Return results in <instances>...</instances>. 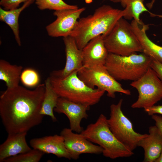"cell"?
Masks as SVG:
<instances>
[{
  "label": "cell",
  "instance_id": "obj_3",
  "mask_svg": "<svg viewBox=\"0 0 162 162\" xmlns=\"http://www.w3.org/2000/svg\"><path fill=\"white\" fill-rule=\"evenodd\" d=\"M75 71L66 76H49L52 88L59 97L89 106L98 103L105 91L89 87L81 80Z\"/></svg>",
  "mask_w": 162,
  "mask_h": 162
},
{
  "label": "cell",
  "instance_id": "obj_20",
  "mask_svg": "<svg viewBox=\"0 0 162 162\" xmlns=\"http://www.w3.org/2000/svg\"><path fill=\"white\" fill-rule=\"evenodd\" d=\"M23 67L13 65L4 60H0V80L4 81L7 89L18 86Z\"/></svg>",
  "mask_w": 162,
  "mask_h": 162
},
{
  "label": "cell",
  "instance_id": "obj_12",
  "mask_svg": "<svg viewBox=\"0 0 162 162\" xmlns=\"http://www.w3.org/2000/svg\"><path fill=\"white\" fill-rule=\"evenodd\" d=\"M90 107V106L59 97L54 111L64 114L69 120L70 128L73 131L81 133L84 130L81 126V121L83 119L88 118L87 111Z\"/></svg>",
  "mask_w": 162,
  "mask_h": 162
},
{
  "label": "cell",
  "instance_id": "obj_4",
  "mask_svg": "<svg viewBox=\"0 0 162 162\" xmlns=\"http://www.w3.org/2000/svg\"><path fill=\"white\" fill-rule=\"evenodd\" d=\"M107 119L104 114H100L95 122L88 125L81 133L87 140L101 147L105 157L113 159L132 156L134 152L115 137L110 129Z\"/></svg>",
  "mask_w": 162,
  "mask_h": 162
},
{
  "label": "cell",
  "instance_id": "obj_24",
  "mask_svg": "<svg viewBox=\"0 0 162 162\" xmlns=\"http://www.w3.org/2000/svg\"><path fill=\"white\" fill-rule=\"evenodd\" d=\"M35 3L40 10L49 9L56 10L64 9L79 8L77 5L68 4L63 0H35Z\"/></svg>",
  "mask_w": 162,
  "mask_h": 162
},
{
  "label": "cell",
  "instance_id": "obj_31",
  "mask_svg": "<svg viewBox=\"0 0 162 162\" xmlns=\"http://www.w3.org/2000/svg\"><path fill=\"white\" fill-rule=\"evenodd\" d=\"M155 162H162V152L160 157L156 160Z\"/></svg>",
  "mask_w": 162,
  "mask_h": 162
},
{
  "label": "cell",
  "instance_id": "obj_8",
  "mask_svg": "<svg viewBox=\"0 0 162 162\" xmlns=\"http://www.w3.org/2000/svg\"><path fill=\"white\" fill-rule=\"evenodd\" d=\"M79 78L88 86L104 90L107 92V96L115 98V93L120 92L130 95L129 90L124 89L122 85L109 74L104 65L92 67H83L77 72Z\"/></svg>",
  "mask_w": 162,
  "mask_h": 162
},
{
  "label": "cell",
  "instance_id": "obj_27",
  "mask_svg": "<svg viewBox=\"0 0 162 162\" xmlns=\"http://www.w3.org/2000/svg\"><path fill=\"white\" fill-rule=\"evenodd\" d=\"M151 68L155 71L162 81V62L152 59Z\"/></svg>",
  "mask_w": 162,
  "mask_h": 162
},
{
  "label": "cell",
  "instance_id": "obj_19",
  "mask_svg": "<svg viewBox=\"0 0 162 162\" xmlns=\"http://www.w3.org/2000/svg\"><path fill=\"white\" fill-rule=\"evenodd\" d=\"M35 0H29L24 3L20 8L6 10L0 8V20L7 24L11 28L14 35L15 39L19 46L21 43L19 35L18 19L21 12Z\"/></svg>",
  "mask_w": 162,
  "mask_h": 162
},
{
  "label": "cell",
  "instance_id": "obj_30",
  "mask_svg": "<svg viewBox=\"0 0 162 162\" xmlns=\"http://www.w3.org/2000/svg\"><path fill=\"white\" fill-rule=\"evenodd\" d=\"M156 0H152V1L146 4L147 7L151 9L153 6V5Z\"/></svg>",
  "mask_w": 162,
  "mask_h": 162
},
{
  "label": "cell",
  "instance_id": "obj_21",
  "mask_svg": "<svg viewBox=\"0 0 162 162\" xmlns=\"http://www.w3.org/2000/svg\"><path fill=\"white\" fill-rule=\"evenodd\" d=\"M45 92L41 107L40 112V114L50 116L53 122L57 120L53 113L58 99L59 97L53 89L49 77L45 81Z\"/></svg>",
  "mask_w": 162,
  "mask_h": 162
},
{
  "label": "cell",
  "instance_id": "obj_28",
  "mask_svg": "<svg viewBox=\"0 0 162 162\" xmlns=\"http://www.w3.org/2000/svg\"><path fill=\"white\" fill-rule=\"evenodd\" d=\"M144 109L149 116H152L156 114L162 115V105H154Z\"/></svg>",
  "mask_w": 162,
  "mask_h": 162
},
{
  "label": "cell",
  "instance_id": "obj_22",
  "mask_svg": "<svg viewBox=\"0 0 162 162\" xmlns=\"http://www.w3.org/2000/svg\"><path fill=\"white\" fill-rule=\"evenodd\" d=\"M144 0H123L120 3L124 8V15L123 18L125 19L131 20L133 18L139 25L144 24L140 19V14L143 12H147L153 16H156L146 8L144 3Z\"/></svg>",
  "mask_w": 162,
  "mask_h": 162
},
{
  "label": "cell",
  "instance_id": "obj_10",
  "mask_svg": "<svg viewBox=\"0 0 162 162\" xmlns=\"http://www.w3.org/2000/svg\"><path fill=\"white\" fill-rule=\"evenodd\" d=\"M86 9L82 7L55 10L53 15L56 16V19L46 27L48 35L52 37L69 35L80 15Z\"/></svg>",
  "mask_w": 162,
  "mask_h": 162
},
{
  "label": "cell",
  "instance_id": "obj_25",
  "mask_svg": "<svg viewBox=\"0 0 162 162\" xmlns=\"http://www.w3.org/2000/svg\"><path fill=\"white\" fill-rule=\"evenodd\" d=\"M20 80L25 86L33 87L38 85L40 81V78L38 74L34 70L28 68L22 71Z\"/></svg>",
  "mask_w": 162,
  "mask_h": 162
},
{
  "label": "cell",
  "instance_id": "obj_13",
  "mask_svg": "<svg viewBox=\"0 0 162 162\" xmlns=\"http://www.w3.org/2000/svg\"><path fill=\"white\" fill-rule=\"evenodd\" d=\"M63 39L65 46V66L62 69L52 71L50 76L63 78L83 67L82 50L78 47L74 39L69 35L63 37Z\"/></svg>",
  "mask_w": 162,
  "mask_h": 162
},
{
  "label": "cell",
  "instance_id": "obj_6",
  "mask_svg": "<svg viewBox=\"0 0 162 162\" xmlns=\"http://www.w3.org/2000/svg\"><path fill=\"white\" fill-rule=\"evenodd\" d=\"M102 37L109 53L127 56L136 52H142L140 41L130 23L123 17L118 20L108 34Z\"/></svg>",
  "mask_w": 162,
  "mask_h": 162
},
{
  "label": "cell",
  "instance_id": "obj_26",
  "mask_svg": "<svg viewBox=\"0 0 162 162\" xmlns=\"http://www.w3.org/2000/svg\"><path fill=\"white\" fill-rule=\"evenodd\" d=\"M29 0H0V5L6 10L18 8L20 4Z\"/></svg>",
  "mask_w": 162,
  "mask_h": 162
},
{
  "label": "cell",
  "instance_id": "obj_29",
  "mask_svg": "<svg viewBox=\"0 0 162 162\" xmlns=\"http://www.w3.org/2000/svg\"><path fill=\"white\" fill-rule=\"evenodd\" d=\"M152 118L155 121V125L162 134V116L154 114L152 116Z\"/></svg>",
  "mask_w": 162,
  "mask_h": 162
},
{
  "label": "cell",
  "instance_id": "obj_11",
  "mask_svg": "<svg viewBox=\"0 0 162 162\" xmlns=\"http://www.w3.org/2000/svg\"><path fill=\"white\" fill-rule=\"evenodd\" d=\"M73 132L70 128H65L60 133L71 159L77 160L82 154L102 153L103 149L100 146L93 144L81 133Z\"/></svg>",
  "mask_w": 162,
  "mask_h": 162
},
{
  "label": "cell",
  "instance_id": "obj_16",
  "mask_svg": "<svg viewBox=\"0 0 162 162\" xmlns=\"http://www.w3.org/2000/svg\"><path fill=\"white\" fill-rule=\"evenodd\" d=\"M149 134L141 139L137 146L144 151V162H155L162 152V134L155 125L149 128Z\"/></svg>",
  "mask_w": 162,
  "mask_h": 162
},
{
  "label": "cell",
  "instance_id": "obj_1",
  "mask_svg": "<svg viewBox=\"0 0 162 162\" xmlns=\"http://www.w3.org/2000/svg\"><path fill=\"white\" fill-rule=\"evenodd\" d=\"M45 84L33 90L19 85L7 89L0 96V116L8 134L27 132L42 122L40 113L45 92Z\"/></svg>",
  "mask_w": 162,
  "mask_h": 162
},
{
  "label": "cell",
  "instance_id": "obj_7",
  "mask_svg": "<svg viewBox=\"0 0 162 162\" xmlns=\"http://www.w3.org/2000/svg\"><path fill=\"white\" fill-rule=\"evenodd\" d=\"M123 101L121 99L116 104L110 105V117L107 122L110 129L117 139L133 151L137 147L138 142L148 134H141L134 131L132 122L122 110Z\"/></svg>",
  "mask_w": 162,
  "mask_h": 162
},
{
  "label": "cell",
  "instance_id": "obj_15",
  "mask_svg": "<svg viewBox=\"0 0 162 162\" xmlns=\"http://www.w3.org/2000/svg\"><path fill=\"white\" fill-rule=\"evenodd\" d=\"M82 50L83 67L104 65L109 53L102 35L92 39Z\"/></svg>",
  "mask_w": 162,
  "mask_h": 162
},
{
  "label": "cell",
  "instance_id": "obj_32",
  "mask_svg": "<svg viewBox=\"0 0 162 162\" xmlns=\"http://www.w3.org/2000/svg\"><path fill=\"white\" fill-rule=\"evenodd\" d=\"M114 3H121L123 0H108Z\"/></svg>",
  "mask_w": 162,
  "mask_h": 162
},
{
  "label": "cell",
  "instance_id": "obj_5",
  "mask_svg": "<svg viewBox=\"0 0 162 162\" xmlns=\"http://www.w3.org/2000/svg\"><path fill=\"white\" fill-rule=\"evenodd\" d=\"M152 60L142 52L122 56L108 53L104 65L116 80H137L151 68Z\"/></svg>",
  "mask_w": 162,
  "mask_h": 162
},
{
  "label": "cell",
  "instance_id": "obj_2",
  "mask_svg": "<svg viewBox=\"0 0 162 162\" xmlns=\"http://www.w3.org/2000/svg\"><path fill=\"white\" fill-rule=\"evenodd\" d=\"M124 15V10L103 5L96 9L93 14L80 18L69 35L82 50L93 38L108 34Z\"/></svg>",
  "mask_w": 162,
  "mask_h": 162
},
{
  "label": "cell",
  "instance_id": "obj_18",
  "mask_svg": "<svg viewBox=\"0 0 162 162\" xmlns=\"http://www.w3.org/2000/svg\"><path fill=\"white\" fill-rule=\"evenodd\" d=\"M130 24L140 41L142 52L152 59L162 62V46L155 44L147 36L146 32L148 26L144 24L140 25L134 20Z\"/></svg>",
  "mask_w": 162,
  "mask_h": 162
},
{
  "label": "cell",
  "instance_id": "obj_9",
  "mask_svg": "<svg viewBox=\"0 0 162 162\" xmlns=\"http://www.w3.org/2000/svg\"><path fill=\"white\" fill-rule=\"evenodd\" d=\"M130 85L136 89L138 93L137 100L131 106L132 108L150 107L162 99V81L151 68Z\"/></svg>",
  "mask_w": 162,
  "mask_h": 162
},
{
  "label": "cell",
  "instance_id": "obj_14",
  "mask_svg": "<svg viewBox=\"0 0 162 162\" xmlns=\"http://www.w3.org/2000/svg\"><path fill=\"white\" fill-rule=\"evenodd\" d=\"M29 143L33 148L40 151L44 153L52 154L58 158L71 159L65 147L64 139L61 135L55 134L33 138L30 140Z\"/></svg>",
  "mask_w": 162,
  "mask_h": 162
},
{
  "label": "cell",
  "instance_id": "obj_23",
  "mask_svg": "<svg viewBox=\"0 0 162 162\" xmlns=\"http://www.w3.org/2000/svg\"><path fill=\"white\" fill-rule=\"evenodd\" d=\"M45 153L33 148L30 151L8 158L3 162H38Z\"/></svg>",
  "mask_w": 162,
  "mask_h": 162
},
{
  "label": "cell",
  "instance_id": "obj_17",
  "mask_svg": "<svg viewBox=\"0 0 162 162\" xmlns=\"http://www.w3.org/2000/svg\"><path fill=\"white\" fill-rule=\"evenodd\" d=\"M27 132L8 134L6 140L0 146V162L11 157L29 152L32 149L26 140Z\"/></svg>",
  "mask_w": 162,
  "mask_h": 162
}]
</instances>
